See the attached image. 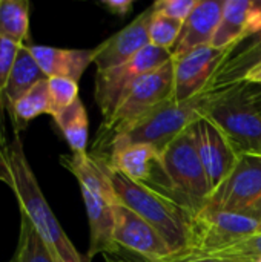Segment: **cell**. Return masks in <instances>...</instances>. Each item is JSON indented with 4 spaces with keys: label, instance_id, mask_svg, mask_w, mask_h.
<instances>
[{
    "label": "cell",
    "instance_id": "obj_1",
    "mask_svg": "<svg viewBox=\"0 0 261 262\" xmlns=\"http://www.w3.org/2000/svg\"><path fill=\"white\" fill-rule=\"evenodd\" d=\"M9 189L14 192L18 201L20 213L25 215L34 226L35 232L48 246L55 262H85L45 200L35 175L26 160L18 134H15L9 143Z\"/></svg>",
    "mask_w": 261,
    "mask_h": 262
},
{
    "label": "cell",
    "instance_id": "obj_2",
    "mask_svg": "<svg viewBox=\"0 0 261 262\" xmlns=\"http://www.w3.org/2000/svg\"><path fill=\"white\" fill-rule=\"evenodd\" d=\"M106 167L118 201L151 224L169 246L174 256L186 253L195 215L177 201L129 180L109 167L108 163Z\"/></svg>",
    "mask_w": 261,
    "mask_h": 262
},
{
    "label": "cell",
    "instance_id": "obj_3",
    "mask_svg": "<svg viewBox=\"0 0 261 262\" xmlns=\"http://www.w3.org/2000/svg\"><path fill=\"white\" fill-rule=\"evenodd\" d=\"M174 92V61L158 66L142 75L123 95L115 112L108 121L102 123L92 144V155L100 154L114 138L120 137L135 121L172 98Z\"/></svg>",
    "mask_w": 261,
    "mask_h": 262
},
{
    "label": "cell",
    "instance_id": "obj_4",
    "mask_svg": "<svg viewBox=\"0 0 261 262\" xmlns=\"http://www.w3.org/2000/svg\"><path fill=\"white\" fill-rule=\"evenodd\" d=\"M212 94L214 91H208L186 101H175L174 98L165 101L135 121L120 137L114 138L95 157H105L106 152L115 144H149L162 152L171 141H174L180 134L205 115Z\"/></svg>",
    "mask_w": 261,
    "mask_h": 262
},
{
    "label": "cell",
    "instance_id": "obj_5",
    "mask_svg": "<svg viewBox=\"0 0 261 262\" xmlns=\"http://www.w3.org/2000/svg\"><path fill=\"white\" fill-rule=\"evenodd\" d=\"M203 117L220 127L238 155H261V114L249 98L245 81L214 91Z\"/></svg>",
    "mask_w": 261,
    "mask_h": 262
},
{
    "label": "cell",
    "instance_id": "obj_6",
    "mask_svg": "<svg viewBox=\"0 0 261 262\" xmlns=\"http://www.w3.org/2000/svg\"><path fill=\"white\" fill-rule=\"evenodd\" d=\"M162 164L177 201L197 215L206 206L212 187L195 146L192 126L162 150Z\"/></svg>",
    "mask_w": 261,
    "mask_h": 262
},
{
    "label": "cell",
    "instance_id": "obj_7",
    "mask_svg": "<svg viewBox=\"0 0 261 262\" xmlns=\"http://www.w3.org/2000/svg\"><path fill=\"white\" fill-rule=\"evenodd\" d=\"M255 235H261V223L246 213L200 210L192 220L189 247L183 255L208 256Z\"/></svg>",
    "mask_w": 261,
    "mask_h": 262
},
{
    "label": "cell",
    "instance_id": "obj_8",
    "mask_svg": "<svg viewBox=\"0 0 261 262\" xmlns=\"http://www.w3.org/2000/svg\"><path fill=\"white\" fill-rule=\"evenodd\" d=\"M169 60H172L171 51L148 45L123 64L97 72L94 98L103 115V121H108L112 117L123 95L142 75L157 69Z\"/></svg>",
    "mask_w": 261,
    "mask_h": 262
},
{
    "label": "cell",
    "instance_id": "obj_9",
    "mask_svg": "<svg viewBox=\"0 0 261 262\" xmlns=\"http://www.w3.org/2000/svg\"><path fill=\"white\" fill-rule=\"evenodd\" d=\"M98 158H103L109 167L118 170L129 180L177 201L172 184L162 164V152L155 147L149 144H115L105 157Z\"/></svg>",
    "mask_w": 261,
    "mask_h": 262
},
{
    "label": "cell",
    "instance_id": "obj_10",
    "mask_svg": "<svg viewBox=\"0 0 261 262\" xmlns=\"http://www.w3.org/2000/svg\"><path fill=\"white\" fill-rule=\"evenodd\" d=\"M261 198V155H238L231 173L211 192L202 210L245 213Z\"/></svg>",
    "mask_w": 261,
    "mask_h": 262
},
{
    "label": "cell",
    "instance_id": "obj_11",
    "mask_svg": "<svg viewBox=\"0 0 261 262\" xmlns=\"http://www.w3.org/2000/svg\"><path fill=\"white\" fill-rule=\"evenodd\" d=\"M234 54V49H217L211 45L192 49L174 61L175 101H186L208 92V88L220 66Z\"/></svg>",
    "mask_w": 261,
    "mask_h": 262
},
{
    "label": "cell",
    "instance_id": "obj_12",
    "mask_svg": "<svg viewBox=\"0 0 261 262\" xmlns=\"http://www.w3.org/2000/svg\"><path fill=\"white\" fill-rule=\"evenodd\" d=\"M114 241L120 250H126L145 262L165 261L174 256L158 232L120 201L114 206Z\"/></svg>",
    "mask_w": 261,
    "mask_h": 262
},
{
    "label": "cell",
    "instance_id": "obj_13",
    "mask_svg": "<svg viewBox=\"0 0 261 262\" xmlns=\"http://www.w3.org/2000/svg\"><path fill=\"white\" fill-rule=\"evenodd\" d=\"M195 146L212 190L231 173L238 154L220 127L206 117L192 124Z\"/></svg>",
    "mask_w": 261,
    "mask_h": 262
},
{
    "label": "cell",
    "instance_id": "obj_14",
    "mask_svg": "<svg viewBox=\"0 0 261 262\" xmlns=\"http://www.w3.org/2000/svg\"><path fill=\"white\" fill-rule=\"evenodd\" d=\"M152 5L138 14L128 26L111 35L108 40L95 48L94 64L97 72L108 71L131 60L143 48L151 45L149 41V23L152 17Z\"/></svg>",
    "mask_w": 261,
    "mask_h": 262
},
{
    "label": "cell",
    "instance_id": "obj_15",
    "mask_svg": "<svg viewBox=\"0 0 261 262\" xmlns=\"http://www.w3.org/2000/svg\"><path fill=\"white\" fill-rule=\"evenodd\" d=\"M261 31V0H225L222 21L211 46L235 49L245 38Z\"/></svg>",
    "mask_w": 261,
    "mask_h": 262
},
{
    "label": "cell",
    "instance_id": "obj_16",
    "mask_svg": "<svg viewBox=\"0 0 261 262\" xmlns=\"http://www.w3.org/2000/svg\"><path fill=\"white\" fill-rule=\"evenodd\" d=\"M225 0H198L191 15L183 23L180 37L171 49L172 60L183 57L195 48L212 43L222 21Z\"/></svg>",
    "mask_w": 261,
    "mask_h": 262
},
{
    "label": "cell",
    "instance_id": "obj_17",
    "mask_svg": "<svg viewBox=\"0 0 261 262\" xmlns=\"http://www.w3.org/2000/svg\"><path fill=\"white\" fill-rule=\"evenodd\" d=\"M80 190L89 223V250L85 256L86 262H91L98 253H105L106 256L118 255L120 249L114 241V206L117 203H109L83 187H80Z\"/></svg>",
    "mask_w": 261,
    "mask_h": 262
},
{
    "label": "cell",
    "instance_id": "obj_18",
    "mask_svg": "<svg viewBox=\"0 0 261 262\" xmlns=\"http://www.w3.org/2000/svg\"><path fill=\"white\" fill-rule=\"evenodd\" d=\"M43 74L51 77H65L78 83L85 71L95 58L94 49H63L52 46H28Z\"/></svg>",
    "mask_w": 261,
    "mask_h": 262
},
{
    "label": "cell",
    "instance_id": "obj_19",
    "mask_svg": "<svg viewBox=\"0 0 261 262\" xmlns=\"http://www.w3.org/2000/svg\"><path fill=\"white\" fill-rule=\"evenodd\" d=\"M60 163L77 178L80 187L89 190L91 193L109 203H118L103 158H98L89 152H71L69 155H62Z\"/></svg>",
    "mask_w": 261,
    "mask_h": 262
},
{
    "label": "cell",
    "instance_id": "obj_20",
    "mask_svg": "<svg viewBox=\"0 0 261 262\" xmlns=\"http://www.w3.org/2000/svg\"><path fill=\"white\" fill-rule=\"evenodd\" d=\"M261 63V31L245 38L234 49V54L220 66L208 91H218L229 84L245 81L246 75Z\"/></svg>",
    "mask_w": 261,
    "mask_h": 262
},
{
    "label": "cell",
    "instance_id": "obj_21",
    "mask_svg": "<svg viewBox=\"0 0 261 262\" xmlns=\"http://www.w3.org/2000/svg\"><path fill=\"white\" fill-rule=\"evenodd\" d=\"M45 78L48 77L43 74L42 68L32 57L29 48L23 45L18 49V54H17L11 77L8 80L6 91H5V100H6L8 109L15 101H18L29 89H32V86H35L38 81Z\"/></svg>",
    "mask_w": 261,
    "mask_h": 262
},
{
    "label": "cell",
    "instance_id": "obj_22",
    "mask_svg": "<svg viewBox=\"0 0 261 262\" xmlns=\"http://www.w3.org/2000/svg\"><path fill=\"white\" fill-rule=\"evenodd\" d=\"M9 115L12 118V124L15 127V134H18V127H25L31 120L38 115L48 114L52 115V100L49 94L48 78L38 81L32 89H29L18 101H15L9 109Z\"/></svg>",
    "mask_w": 261,
    "mask_h": 262
},
{
    "label": "cell",
    "instance_id": "obj_23",
    "mask_svg": "<svg viewBox=\"0 0 261 262\" xmlns=\"http://www.w3.org/2000/svg\"><path fill=\"white\" fill-rule=\"evenodd\" d=\"M58 129L62 130L65 140L68 141L72 154H83L88 152V134H89V121L88 114L80 101V98L72 103L69 107L57 112L54 117Z\"/></svg>",
    "mask_w": 261,
    "mask_h": 262
},
{
    "label": "cell",
    "instance_id": "obj_24",
    "mask_svg": "<svg viewBox=\"0 0 261 262\" xmlns=\"http://www.w3.org/2000/svg\"><path fill=\"white\" fill-rule=\"evenodd\" d=\"M29 32V2L0 0V37L25 45Z\"/></svg>",
    "mask_w": 261,
    "mask_h": 262
},
{
    "label": "cell",
    "instance_id": "obj_25",
    "mask_svg": "<svg viewBox=\"0 0 261 262\" xmlns=\"http://www.w3.org/2000/svg\"><path fill=\"white\" fill-rule=\"evenodd\" d=\"M11 262H55L48 246L35 232L29 220L20 213V233L18 244Z\"/></svg>",
    "mask_w": 261,
    "mask_h": 262
},
{
    "label": "cell",
    "instance_id": "obj_26",
    "mask_svg": "<svg viewBox=\"0 0 261 262\" xmlns=\"http://www.w3.org/2000/svg\"><path fill=\"white\" fill-rule=\"evenodd\" d=\"M182 28V21L154 11L149 23V41L157 48L171 51L180 37Z\"/></svg>",
    "mask_w": 261,
    "mask_h": 262
},
{
    "label": "cell",
    "instance_id": "obj_27",
    "mask_svg": "<svg viewBox=\"0 0 261 262\" xmlns=\"http://www.w3.org/2000/svg\"><path fill=\"white\" fill-rule=\"evenodd\" d=\"M48 86L52 100V107H54L52 117L78 100V83L71 78L51 77L48 78Z\"/></svg>",
    "mask_w": 261,
    "mask_h": 262
},
{
    "label": "cell",
    "instance_id": "obj_28",
    "mask_svg": "<svg viewBox=\"0 0 261 262\" xmlns=\"http://www.w3.org/2000/svg\"><path fill=\"white\" fill-rule=\"evenodd\" d=\"M208 256L217 259H226V261H248V259L261 258V235L243 239L225 250H220Z\"/></svg>",
    "mask_w": 261,
    "mask_h": 262
},
{
    "label": "cell",
    "instance_id": "obj_29",
    "mask_svg": "<svg viewBox=\"0 0 261 262\" xmlns=\"http://www.w3.org/2000/svg\"><path fill=\"white\" fill-rule=\"evenodd\" d=\"M23 45H18L15 41H11L5 37H0V92L5 94L8 80L11 77L18 49Z\"/></svg>",
    "mask_w": 261,
    "mask_h": 262
},
{
    "label": "cell",
    "instance_id": "obj_30",
    "mask_svg": "<svg viewBox=\"0 0 261 262\" xmlns=\"http://www.w3.org/2000/svg\"><path fill=\"white\" fill-rule=\"evenodd\" d=\"M197 3L198 0H158L152 3V8L160 14H165L171 18L185 23L194 11V8L197 6Z\"/></svg>",
    "mask_w": 261,
    "mask_h": 262
},
{
    "label": "cell",
    "instance_id": "obj_31",
    "mask_svg": "<svg viewBox=\"0 0 261 262\" xmlns=\"http://www.w3.org/2000/svg\"><path fill=\"white\" fill-rule=\"evenodd\" d=\"M8 109L5 94L0 92V181L11 187V170H9V143L5 130V111Z\"/></svg>",
    "mask_w": 261,
    "mask_h": 262
},
{
    "label": "cell",
    "instance_id": "obj_32",
    "mask_svg": "<svg viewBox=\"0 0 261 262\" xmlns=\"http://www.w3.org/2000/svg\"><path fill=\"white\" fill-rule=\"evenodd\" d=\"M102 6H105L111 14L125 17L126 14L132 11L134 2L132 0H106V2H102Z\"/></svg>",
    "mask_w": 261,
    "mask_h": 262
},
{
    "label": "cell",
    "instance_id": "obj_33",
    "mask_svg": "<svg viewBox=\"0 0 261 262\" xmlns=\"http://www.w3.org/2000/svg\"><path fill=\"white\" fill-rule=\"evenodd\" d=\"M158 262H234L226 261V259H217V258H209V256H195V255H178V256H171L165 261Z\"/></svg>",
    "mask_w": 261,
    "mask_h": 262
},
{
    "label": "cell",
    "instance_id": "obj_34",
    "mask_svg": "<svg viewBox=\"0 0 261 262\" xmlns=\"http://www.w3.org/2000/svg\"><path fill=\"white\" fill-rule=\"evenodd\" d=\"M246 92L252 103L255 104L257 111L261 114V83H252V81H245Z\"/></svg>",
    "mask_w": 261,
    "mask_h": 262
},
{
    "label": "cell",
    "instance_id": "obj_35",
    "mask_svg": "<svg viewBox=\"0 0 261 262\" xmlns=\"http://www.w3.org/2000/svg\"><path fill=\"white\" fill-rule=\"evenodd\" d=\"M245 213L249 215V216H252V218H255L257 221H260L261 223V198L254 204V206H251Z\"/></svg>",
    "mask_w": 261,
    "mask_h": 262
},
{
    "label": "cell",
    "instance_id": "obj_36",
    "mask_svg": "<svg viewBox=\"0 0 261 262\" xmlns=\"http://www.w3.org/2000/svg\"><path fill=\"white\" fill-rule=\"evenodd\" d=\"M106 262H135V261L123 259V258H117V255H115V256H106Z\"/></svg>",
    "mask_w": 261,
    "mask_h": 262
}]
</instances>
